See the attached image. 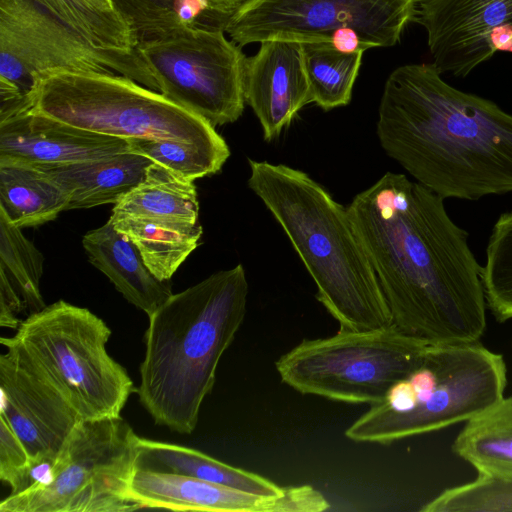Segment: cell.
Instances as JSON below:
<instances>
[{"instance_id": "7c38bea8", "label": "cell", "mask_w": 512, "mask_h": 512, "mask_svg": "<svg viewBox=\"0 0 512 512\" xmlns=\"http://www.w3.org/2000/svg\"><path fill=\"white\" fill-rule=\"evenodd\" d=\"M416 0H247L223 24L238 46L266 40L331 41L341 27L377 47L397 44Z\"/></svg>"}, {"instance_id": "5bb4252c", "label": "cell", "mask_w": 512, "mask_h": 512, "mask_svg": "<svg viewBox=\"0 0 512 512\" xmlns=\"http://www.w3.org/2000/svg\"><path fill=\"white\" fill-rule=\"evenodd\" d=\"M5 348L0 356V417L25 446L36 482L37 471L49 470L81 419L14 348Z\"/></svg>"}, {"instance_id": "cb8c5ba5", "label": "cell", "mask_w": 512, "mask_h": 512, "mask_svg": "<svg viewBox=\"0 0 512 512\" xmlns=\"http://www.w3.org/2000/svg\"><path fill=\"white\" fill-rule=\"evenodd\" d=\"M112 214L188 222L199 221V202L193 181L152 162L141 182L114 204Z\"/></svg>"}, {"instance_id": "836d02e7", "label": "cell", "mask_w": 512, "mask_h": 512, "mask_svg": "<svg viewBox=\"0 0 512 512\" xmlns=\"http://www.w3.org/2000/svg\"><path fill=\"white\" fill-rule=\"evenodd\" d=\"M174 10L182 25H192L209 12L208 0H175Z\"/></svg>"}, {"instance_id": "4316f807", "label": "cell", "mask_w": 512, "mask_h": 512, "mask_svg": "<svg viewBox=\"0 0 512 512\" xmlns=\"http://www.w3.org/2000/svg\"><path fill=\"white\" fill-rule=\"evenodd\" d=\"M51 14L96 47L131 53L138 45L130 24L92 0H38Z\"/></svg>"}, {"instance_id": "d6986e66", "label": "cell", "mask_w": 512, "mask_h": 512, "mask_svg": "<svg viewBox=\"0 0 512 512\" xmlns=\"http://www.w3.org/2000/svg\"><path fill=\"white\" fill-rule=\"evenodd\" d=\"M44 257L0 209V325L17 330L46 307L40 291ZM24 318V319H25Z\"/></svg>"}, {"instance_id": "ac0fdd59", "label": "cell", "mask_w": 512, "mask_h": 512, "mask_svg": "<svg viewBox=\"0 0 512 512\" xmlns=\"http://www.w3.org/2000/svg\"><path fill=\"white\" fill-rule=\"evenodd\" d=\"M82 244L89 262L107 276L129 303L148 317L173 294L170 281L156 278L137 247L109 220L88 231Z\"/></svg>"}, {"instance_id": "3957f363", "label": "cell", "mask_w": 512, "mask_h": 512, "mask_svg": "<svg viewBox=\"0 0 512 512\" xmlns=\"http://www.w3.org/2000/svg\"><path fill=\"white\" fill-rule=\"evenodd\" d=\"M247 296L238 264L172 294L148 317L136 393L155 424L184 435L195 430L219 361L244 321Z\"/></svg>"}, {"instance_id": "1f68e13d", "label": "cell", "mask_w": 512, "mask_h": 512, "mask_svg": "<svg viewBox=\"0 0 512 512\" xmlns=\"http://www.w3.org/2000/svg\"><path fill=\"white\" fill-rule=\"evenodd\" d=\"M0 480L10 487V494L20 493L35 482L34 468L25 446L2 417H0Z\"/></svg>"}, {"instance_id": "83f0119b", "label": "cell", "mask_w": 512, "mask_h": 512, "mask_svg": "<svg viewBox=\"0 0 512 512\" xmlns=\"http://www.w3.org/2000/svg\"><path fill=\"white\" fill-rule=\"evenodd\" d=\"M481 277L491 313L500 322L512 319V210L493 225Z\"/></svg>"}, {"instance_id": "e0dca14e", "label": "cell", "mask_w": 512, "mask_h": 512, "mask_svg": "<svg viewBox=\"0 0 512 512\" xmlns=\"http://www.w3.org/2000/svg\"><path fill=\"white\" fill-rule=\"evenodd\" d=\"M129 152L126 139L23 112L0 122V160L64 165Z\"/></svg>"}, {"instance_id": "52a82bcc", "label": "cell", "mask_w": 512, "mask_h": 512, "mask_svg": "<svg viewBox=\"0 0 512 512\" xmlns=\"http://www.w3.org/2000/svg\"><path fill=\"white\" fill-rule=\"evenodd\" d=\"M112 332L87 308L59 300L21 322L0 342L20 356L81 420L120 417L136 391L126 369L108 353Z\"/></svg>"}, {"instance_id": "484cf974", "label": "cell", "mask_w": 512, "mask_h": 512, "mask_svg": "<svg viewBox=\"0 0 512 512\" xmlns=\"http://www.w3.org/2000/svg\"><path fill=\"white\" fill-rule=\"evenodd\" d=\"M301 43L312 102L326 111L349 104L363 52L342 53L326 40Z\"/></svg>"}, {"instance_id": "44dd1931", "label": "cell", "mask_w": 512, "mask_h": 512, "mask_svg": "<svg viewBox=\"0 0 512 512\" xmlns=\"http://www.w3.org/2000/svg\"><path fill=\"white\" fill-rule=\"evenodd\" d=\"M139 468L178 473L265 496L283 493L271 480L219 461L194 448L139 437Z\"/></svg>"}, {"instance_id": "30bf717a", "label": "cell", "mask_w": 512, "mask_h": 512, "mask_svg": "<svg viewBox=\"0 0 512 512\" xmlns=\"http://www.w3.org/2000/svg\"><path fill=\"white\" fill-rule=\"evenodd\" d=\"M118 74L158 91L137 51L94 46L38 0H0V122L23 111L36 72Z\"/></svg>"}, {"instance_id": "5b68a950", "label": "cell", "mask_w": 512, "mask_h": 512, "mask_svg": "<svg viewBox=\"0 0 512 512\" xmlns=\"http://www.w3.org/2000/svg\"><path fill=\"white\" fill-rule=\"evenodd\" d=\"M506 365L479 342L428 345L419 364L346 430L358 443L388 445L481 414L504 398Z\"/></svg>"}, {"instance_id": "8fae6325", "label": "cell", "mask_w": 512, "mask_h": 512, "mask_svg": "<svg viewBox=\"0 0 512 512\" xmlns=\"http://www.w3.org/2000/svg\"><path fill=\"white\" fill-rule=\"evenodd\" d=\"M136 51L161 94L214 127L242 115L247 57L228 40L223 27L200 21L182 25L163 37L138 43Z\"/></svg>"}, {"instance_id": "f546056e", "label": "cell", "mask_w": 512, "mask_h": 512, "mask_svg": "<svg viewBox=\"0 0 512 512\" xmlns=\"http://www.w3.org/2000/svg\"><path fill=\"white\" fill-rule=\"evenodd\" d=\"M425 512H512V476L479 474L443 491L421 508Z\"/></svg>"}, {"instance_id": "ba28073f", "label": "cell", "mask_w": 512, "mask_h": 512, "mask_svg": "<svg viewBox=\"0 0 512 512\" xmlns=\"http://www.w3.org/2000/svg\"><path fill=\"white\" fill-rule=\"evenodd\" d=\"M139 436L121 416L80 420L47 474L9 494L0 512H129Z\"/></svg>"}, {"instance_id": "277c9868", "label": "cell", "mask_w": 512, "mask_h": 512, "mask_svg": "<svg viewBox=\"0 0 512 512\" xmlns=\"http://www.w3.org/2000/svg\"><path fill=\"white\" fill-rule=\"evenodd\" d=\"M248 186L270 211L340 330L392 325V316L348 207L305 172L248 159Z\"/></svg>"}, {"instance_id": "9c48e42d", "label": "cell", "mask_w": 512, "mask_h": 512, "mask_svg": "<svg viewBox=\"0 0 512 512\" xmlns=\"http://www.w3.org/2000/svg\"><path fill=\"white\" fill-rule=\"evenodd\" d=\"M428 345L395 326L339 330L305 339L275 363L286 385L301 394L351 404H378L419 364Z\"/></svg>"}, {"instance_id": "6da1fadb", "label": "cell", "mask_w": 512, "mask_h": 512, "mask_svg": "<svg viewBox=\"0 0 512 512\" xmlns=\"http://www.w3.org/2000/svg\"><path fill=\"white\" fill-rule=\"evenodd\" d=\"M348 209L392 325L427 345L479 342L487 308L482 266L444 199L405 174L386 172Z\"/></svg>"}, {"instance_id": "d4e9b609", "label": "cell", "mask_w": 512, "mask_h": 512, "mask_svg": "<svg viewBox=\"0 0 512 512\" xmlns=\"http://www.w3.org/2000/svg\"><path fill=\"white\" fill-rule=\"evenodd\" d=\"M453 451L479 474L512 476V397L468 420Z\"/></svg>"}, {"instance_id": "d590c367", "label": "cell", "mask_w": 512, "mask_h": 512, "mask_svg": "<svg viewBox=\"0 0 512 512\" xmlns=\"http://www.w3.org/2000/svg\"><path fill=\"white\" fill-rule=\"evenodd\" d=\"M96 5H98L99 7L103 8V9H114V6H113V3H112V0H92ZM118 12V11H117Z\"/></svg>"}, {"instance_id": "ffe728a7", "label": "cell", "mask_w": 512, "mask_h": 512, "mask_svg": "<svg viewBox=\"0 0 512 512\" xmlns=\"http://www.w3.org/2000/svg\"><path fill=\"white\" fill-rule=\"evenodd\" d=\"M151 163L142 155L126 152L97 160L38 167L69 193L67 210H71L116 204L142 181Z\"/></svg>"}, {"instance_id": "7a4b0ae2", "label": "cell", "mask_w": 512, "mask_h": 512, "mask_svg": "<svg viewBox=\"0 0 512 512\" xmlns=\"http://www.w3.org/2000/svg\"><path fill=\"white\" fill-rule=\"evenodd\" d=\"M377 136L390 158L443 199L512 192V114L451 86L432 63L388 76Z\"/></svg>"}, {"instance_id": "e575fe53", "label": "cell", "mask_w": 512, "mask_h": 512, "mask_svg": "<svg viewBox=\"0 0 512 512\" xmlns=\"http://www.w3.org/2000/svg\"><path fill=\"white\" fill-rule=\"evenodd\" d=\"M247 0H208L209 12L220 18H227L239 9Z\"/></svg>"}, {"instance_id": "4fadbf2b", "label": "cell", "mask_w": 512, "mask_h": 512, "mask_svg": "<svg viewBox=\"0 0 512 512\" xmlns=\"http://www.w3.org/2000/svg\"><path fill=\"white\" fill-rule=\"evenodd\" d=\"M432 64L465 77L496 52L512 53V0H416Z\"/></svg>"}, {"instance_id": "7402d4cb", "label": "cell", "mask_w": 512, "mask_h": 512, "mask_svg": "<svg viewBox=\"0 0 512 512\" xmlns=\"http://www.w3.org/2000/svg\"><path fill=\"white\" fill-rule=\"evenodd\" d=\"M69 201V193L40 167L0 160V209L19 228L53 221Z\"/></svg>"}, {"instance_id": "8992f818", "label": "cell", "mask_w": 512, "mask_h": 512, "mask_svg": "<svg viewBox=\"0 0 512 512\" xmlns=\"http://www.w3.org/2000/svg\"><path fill=\"white\" fill-rule=\"evenodd\" d=\"M24 112L126 140H175L230 151L207 120L118 74L66 69L36 72Z\"/></svg>"}, {"instance_id": "f1b7e54d", "label": "cell", "mask_w": 512, "mask_h": 512, "mask_svg": "<svg viewBox=\"0 0 512 512\" xmlns=\"http://www.w3.org/2000/svg\"><path fill=\"white\" fill-rule=\"evenodd\" d=\"M129 152L163 165L176 175L194 181L221 170L230 151H221L175 140L129 139Z\"/></svg>"}, {"instance_id": "9a60e30c", "label": "cell", "mask_w": 512, "mask_h": 512, "mask_svg": "<svg viewBox=\"0 0 512 512\" xmlns=\"http://www.w3.org/2000/svg\"><path fill=\"white\" fill-rule=\"evenodd\" d=\"M130 495L141 509L205 512H320L330 508L310 485L290 486L276 496L257 495L195 477L145 468L135 470Z\"/></svg>"}, {"instance_id": "2e32d148", "label": "cell", "mask_w": 512, "mask_h": 512, "mask_svg": "<svg viewBox=\"0 0 512 512\" xmlns=\"http://www.w3.org/2000/svg\"><path fill=\"white\" fill-rule=\"evenodd\" d=\"M244 95L262 126L264 139L279 136L296 114L312 103L302 43L283 39L260 42L258 52L246 61Z\"/></svg>"}, {"instance_id": "603a6c76", "label": "cell", "mask_w": 512, "mask_h": 512, "mask_svg": "<svg viewBox=\"0 0 512 512\" xmlns=\"http://www.w3.org/2000/svg\"><path fill=\"white\" fill-rule=\"evenodd\" d=\"M109 221L132 241L148 269L161 281H170L202 236L199 221L115 214H111Z\"/></svg>"}, {"instance_id": "d6a6232c", "label": "cell", "mask_w": 512, "mask_h": 512, "mask_svg": "<svg viewBox=\"0 0 512 512\" xmlns=\"http://www.w3.org/2000/svg\"><path fill=\"white\" fill-rule=\"evenodd\" d=\"M331 43L342 53L364 52L376 48L373 44L362 40L359 33L351 27H341L331 35Z\"/></svg>"}, {"instance_id": "4dcf8cb0", "label": "cell", "mask_w": 512, "mask_h": 512, "mask_svg": "<svg viewBox=\"0 0 512 512\" xmlns=\"http://www.w3.org/2000/svg\"><path fill=\"white\" fill-rule=\"evenodd\" d=\"M132 27L138 43L163 37L182 26L174 10L175 0H112Z\"/></svg>"}]
</instances>
